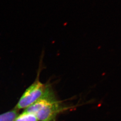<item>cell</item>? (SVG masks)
Returning <instances> with one entry per match:
<instances>
[{"instance_id": "obj_1", "label": "cell", "mask_w": 121, "mask_h": 121, "mask_svg": "<svg viewBox=\"0 0 121 121\" xmlns=\"http://www.w3.org/2000/svg\"><path fill=\"white\" fill-rule=\"evenodd\" d=\"M69 108L64 106L57 99L51 88L44 97L25 108L24 111L34 114L38 121H55L60 113Z\"/></svg>"}, {"instance_id": "obj_2", "label": "cell", "mask_w": 121, "mask_h": 121, "mask_svg": "<svg viewBox=\"0 0 121 121\" xmlns=\"http://www.w3.org/2000/svg\"><path fill=\"white\" fill-rule=\"evenodd\" d=\"M51 88L49 85L36 80L26 89L14 108L18 110L29 107L46 95Z\"/></svg>"}, {"instance_id": "obj_3", "label": "cell", "mask_w": 121, "mask_h": 121, "mask_svg": "<svg viewBox=\"0 0 121 121\" xmlns=\"http://www.w3.org/2000/svg\"><path fill=\"white\" fill-rule=\"evenodd\" d=\"M18 115V110L14 108L13 110L0 114V121H13Z\"/></svg>"}, {"instance_id": "obj_4", "label": "cell", "mask_w": 121, "mask_h": 121, "mask_svg": "<svg viewBox=\"0 0 121 121\" xmlns=\"http://www.w3.org/2000/svg\"><path fill=\"white\" fill-rule=\"evenodd\" d=\"M13 121H38L34 114L23 111L19 114Z\"/></svg>"}]
</instances>
